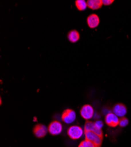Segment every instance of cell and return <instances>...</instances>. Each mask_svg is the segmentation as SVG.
I'll return each mask as SVG.
<instances>
[{
  "instance_id": "2",
  "label": "cell",
  "mask_w": 131,
  "mask_h": 147,
  "mask_svg": "<svg viewBox=\"0 0 131 147\" xmlns=\"http://www.w3.org/2000/svg\"><path fill=\"white\" fill-rule=\"evenodd\" d=\"M84 135L86 140L91 141L97 147L101 146L102 142L103 137L90 131H84Z\"/></svg>"
},
{
  "instance_id": "8",
  "label": "cell",
  "mask_w": 131,
  "mask_h": 147,
  "mask_svg": "<svg viewBox=\"0 0 131 147\" xmlns=\"http://www.w3.org/2000/svg\"><path fill=\"white\" fill-rule=\"evenodd\" d=\"M112 113L118 117H124L127 113V108L126 106L121 103H118L114 105L112 108Z\"/></svg>"
},
{
  "instance_id": "17",
  "label": "cell",
  "mask_w": 131,
  "mask_h": 147,
  "mask_svg": "<svg viewBox=\"0 0 131 147\" xmlns=\"http://www.w3.org/2000/svg\"><path fill=\"white\" fill-rule=\"evenodd\" d=\"M114 2L113 0H102V4L105 5H110Z\"/></svg>"
},
{
  "instance_id": "15",
  "label": "cell",
  "mask_w": 131,
  "mask_h": 147,
  "mask_svg": "<svg viewBox=\"0 0 131 147\" xmlns=\"http://www.w3.org/2000/svg\"><path fill=\"white\" fill-rule=\"evenodd\" d=\"M128 123H129L128 119L125 117H122V118H121V119H120L119 125L122 127H125L128 125Z\"/></svg>"
},
{
  "instance_id": "5",
  "label": "cell",
  "mask_w": 131,
  "mask_h": 147,
  "mask_svg": "<svg viewBox=\"0 0 131 147\" xmlns=\"http://www.w3.org/2000/svg\"><path fill=\"white\" fill-rule=\"evenodd\" d=\"M48 132L52 136H57L62 131V125L60 122L58 121H53L49 124L48 127Z\"/></svg>"
},
{
  "instance_id": "18",
  "label": "cell",
  "mask_w": 131,
  "mask_h": 147,
  "mask_svg": "<svg viewBox=\"0 0 131 147\" xmlns=\"http://www.w3.org/2000/svg\"><path fill=\"white\" fill-rule=\"evenodd\" d=\"M78 147H84V146H82V145L81 144H80L79 145V146H78Z\"/></svg>"
},
{
  "instance_id": "4",
  "label": "cell",
  "mask_w": 131,
  "mask_h": 147,
  "mask_svg": "<svg viewBox=\"0 0 131 147\" xmlns=\"http://www.w3.org/2000/svg\"><path fill=\"white\" fill-rule=\"evenodd\" d=\"M81 116L86 120L91 119L94 115V109L93 107L89 104L83 105L80 110Z\"/></svg>"
},
{
  "instance_id": "11",
  "label": "cell",
  "mask_w": 131,
  "mask_h": 147,
  "mask_svg": "<svg viewBox=\"0 0 131 147\" xmlns=\"http://www.w3.org/2000/svg\"><path fill=\"white\" fill-rule=\"evenodd\" d=\"M67 36L68 40L73 43L77 42L80 38V35L79 32L75 30H73L69 31L68 34Z\"/></svg>"
},
{
  "instance_id": "12",
  "label": "cell",
  "mask_w": 131,
  "mask_h": 147,
  "mask_svg": "<svg viewBox=\"0 0 131 147\" xmlns=\"http://www.w3.org/2000/svg\"><path fill=\"white\" fill-rule=\"evenodd\" d=\"M88 7L95 10L100 8L102 5V1L101 0H88L87 1Z\"/></svg>"
},
{
  "instance_id": "9",
  "label": "cell",
  "mask_w": 131,
  "mask_h": 147,
  "mask_svg": "<svg viewBox=\"0 0 131 147\" xmlns=\"http://www.w3.org/2000/svg\"><path fill=\"white\" fill-rule=\"evenodd\" d=\"M84 131H90L98 134V136L103 137V132L101 129L98 128L95 123L90 121H87L84 126Z\"/></svg>"
},
{
  "instance_id": "7",
  "label": "cell",
  "mask_w": 131,
  "mask_h": 147,
  "mask_svg": "<svg viewBox=\"0 0 131 147\" xmlns=\"http://www.w3.org/2000/svg\"><path fill=\"white\" fill-rule=\"evenodd\" d=\"M48 131V128L43 124H37L34 127L33 129V133L35 136L39 138L44 137Z\"/></svg>"
},
{
  "instance_id": "6",
  "label": "cell",
  "mask_w": 131,
  "mask_h": 147,
  "mask_svg": "<svg viewBox=\"0 0 131 147\" xmlns=\"http://www.w3.org/2000/svg\"><path fill=\"white\" fill-rule=\"evenodd\" d=\"M105 123L111 127H115L119 125L120 118L113 113H110L105 115Z\"/></svg>"
},
{
  "instance_id": "3",
  "label": "cell",
  "mask_w": 131,
  "mask_h": 147,
  "mask_svg": "<svg viewBox=\"0 0 131 147\" xmlns=\"http://www.w3.org/2000/svg\"><path fill=\"white\" fill-rule=\"evenodd\" d=\"M61 119L65 124H71L76 119V113L73 109H67L62 113Z\"/></svg>"
},
{
  "instance_id": "10",
  "label": "cell",
  "mask_w": 131,
  "mask_h": 147,
  "mask_svg": "<svg viewBox=\"0 0 131 147\" xmlns=\"http://www.w3.org/2000/svg\"><path fill=\"white\" fill-rule=\"evenodd\" d=\"M99 24V18L95 14L89 16L87 18V24L89 28H95L98 26Z\"/></svg>"
},
{
  "instance_id": "14",
  "label": "cell",
  "mask_w": 131,
  "mask_h": 147,
  "mask_svg": "<svg viewBox=\"0 0 131 147\" xmlns=\"http://www.w3.org/2000/svg\"><path fill=\"white\" fill-rule=\"evenodd\" d=\"M81 144L84 147H97L92 142L86 139L84 141H82L81 142Z\"/></svg>"
},
{
  "instance_id": "13",
  "label": "cell",
  "mask_w": 131,
  "mask_h": 147,
  "mask_svg": "<svg viewBox=\"0 0 131 147\" xmlns=\"http://www.w3.org/2000/svg\"><path fill=\"white\" fill-rule=\"evenodd\" d=\"M75 5L77 9L79 11L85 10L88 7L87 2L84 1V0H77V1H75Z\"/></svg>"
},
{
  "instance_id": "16",
  "label": "cell",
  "mask_w": 131,
  "mask_h": 147,
  "mask_svg": "<svg viewBox=\"0 0 131 147\" xmlns=\"http://www.w3.org/2000/svg\"><path fill=\"white\" fill-rule=\"evenodd\" d=\"M94 123H95V125H96L98 128L102 129L103 127V122L101 121H95Z\"/></svg>"
},
{
  "instance_id": "1",
  "label": "cell",
  "mask_w": 131,
  "mask_h": 147,
  "mask_svg": "<svg viewBox=\"0 0 131 147\" xmlns=\"http://www.w3.org/2000/svg\"><path fill=\"white\" fill-rule=\"evenodd\" d=\"M67 134L70 138L73 140H78L82 137L84 134V131L81 127L75 125L69 127L68 129Z\"/></svg>"
}]
</instances>
